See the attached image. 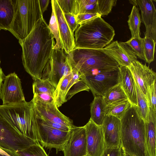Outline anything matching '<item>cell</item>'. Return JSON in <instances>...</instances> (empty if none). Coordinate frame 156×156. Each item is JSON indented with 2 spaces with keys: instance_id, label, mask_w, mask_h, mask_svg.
I'll return each mask as SVG.
<instances>
[{
  "instance_id": "cell-45",
  "label": "cell",
  "mask_w": 156,
  "mask_h": 156,
  "mask_svg": "<svg viewBox=\"0 0 156 156\" xmlns=\"http://www.w3.org/2000/svg\"><path fill=\"white\" fill-rule=\"evenodd\" d=\"M50 2L49 0H39L41 10L43 14L47 10Z\"/></svg>"
},
{
  "instance_id": "cell-18",
  "label": "cell",
  "mask_w": 156,
  "mask_h": 156,
  "mask_svg": "<svg viewBox=\"0 0 156 156\" xmlns=\"http://www.w3.org/2000/svg\"><path fill=\"white\" fill-rule=\"evenodd\" d=\"M57 19L60 37L63 49L68 54L75 48L74 33L70 30L65 19L64 13L56 0L51 1Z\"/></svg>"
},
{
  "instance_id": "cell-15",
  "label": "cell",
  "mask_w": 156,
  "mask_h": 156,
  "mask_svg": "<svg viewBox=\"0 0 156 156\" xmlns=\"http://www.w3.org/2000/svg\"><path fill=\"white\" fill-rule=\"evenodd\" d=\"M102 49L115 59L119 66L128 67L137 60L136 56L125 42L114 41Z\"/></svg>"
},
{
  "instance_id": "cell-30",
  "label": "cell",
  "mask_w": 156,
  "mask_h": 156,
  "mask_svg": "<svg viewBox=\"0 0 156 156\" xmlns=\"http://www.w3.org/2000/svg\"><path fill=\"white\" fill-rule=\"evenodd\" d=\"M51 7V14L48 26L56 42L53 49H63L60 37L57 19L54 8L52 6Z\"/></svg>"
},
{
  "instance_id": "cell-46",
  "label": "cell",
  "mask_w": 156,
  "mask_h": 156,
  "mask_svg": "<svg viewBox=\"0 0 156 156\" xmlns=\"http://www.w3.org/2000/svg\"><path fill=\"white\" fill-rule=\"evenodd\" d=\"M5 75L3 73L2 68L0 66V92L2 88V81H3Z\"/></svg>"
},
{
  "instance_id": "cell-44",
  "label": "cell",
  "mask_w": 156,
  "mask_h": 156,
  "mask_svg": "<svg viewBox=\"0 0 156 156\" xmlns=\"http://www.w3.org/2000/svg\"><path fill=\"white\" fill-rule=\"evenodd\" d=\"M0 156H19L16 152L12 151L0 147Z\"/></svg>"
},
{
  "instance_id": "cell-42",
  "label": "cell",
  "mask_w": 156,
  "mask_h": 156,
  "mask_svg": "<svg viewBox=\"0 0 156 156\" xmlns=\"http://www.w3.org/2000/svg\"><path fill=\"white\" fill-rule=\"evenodd\" d=\"M121 147L105 148L101 156H123Z\"/></svg>"
},
{
  "instance_id": "cell-14",
  "label": "cell",
  "mask_w": 156,
  "mask_h": 156,
  "mask_svg": "<svg viewBox=\"0 0 156 156\" xmlns=\"http://www.w3.org/2000/svg\"><path fill=\"white\" fill-rule=\"evenodd\" d=\"M128 68L147 100L148 89L156 81V73L146 64H143L137 60L132 63Z\"/></svg>"
},
{
  "instance_id": "cell-34",
  "label": "cell",
  "mask_w": 156,
  "mask_h": 156,
  "mask_svg": "<svg viewBox=\"0 0 156 156\" xmlns=\"http://www.w3.org/2000/svg\"><path fill=\"white\" fill-rule=\"evenodd\" d=\"M131 48L135 55L145 61L143 45V38L140 37L131 38L125 42Z\"/></svg>"
},
{
  "instance_id": "cell-1",
  "label": "cell",
  "mask_w": 156,
  "mask_h": 156,
  "mask_svg": "<svg viewBox=\"0 0 156 156\" xmlns=\"http://www.w3.org/2000/svg\"><path fill=\"white\" fill-rule=\"evenodd\" d=\"M53 36L43 17L24 39L19 41L22 48V63L34 80L51 77L52 58L55 44Z\"/></svg>"
},
{
  "instance_id": "cell-8",
  "label": "cell",
  "mask_w": 156,
  "mask_h": 156,
  "mask_svg": "<svg viewBox=\"0 0 156 156\" xmlns=\"http://www.w3.org/2000/svg\"><path fill=\"white\" fill-rule=\"evenodd\" d=\"M81 79L87 85L94 97H102L108 90L121 82L119 67L114 70L95 75H81Z\"/></svg>"
},
{
  "instance_id": "cell-26",
  "label": "cell",
  "mask_w": 156,
  "mask_h": 156,
  "mask_svg": "<svg viewBox=\"0 0 156 156\" xmlns=\"http://www.w3.org/2000/svg\"><path fill=\"white\" fill-rule=\"evenodd\" d=\"M127 21L131 34V38L140 37V27L141 23L139 10L136 5H133Z\"/></svg>"
},
{
  "instance_id": "cell-11",
  "label": "cell",
  "mask_w": 156,
  "mask_h": 156,
  "mask_svg": "<svg viewBox=\"0 0 156 156\" xmlns=\"http://www.w3.org/2000/svg\"><path fill=\"white\" fill-rule=\"evenodd\" d=\"M64 156H84L87 155L86 130L84 126H75L69 134L62 151Z\"/></svg>"
},
{
  "instance_id": "cell-37",
  "label": "cell",
  "mask_w": 156,
  "mask_h": 156,
  "mask_svg": "<svg viewBox=\"0 0 156 156\" xmlns=\"http://www.w3.org/2000/svg\"><path fill=\"white\" fill-rule=\"evenodd\" d=\"M34 111L36 117L38 119L43 123L47 126L64 131H69L71 129L64 125L55 122L47 119L42 117L34 110Z\"/></svg>"
},
{
  "instance_id": "cell-32",
  "label": "cell",
  "mask_w": 156,
  "mask_h": 156,
  "mask_svg": "<svg viewBox=\"0 0 156 156\" xmlns=\"http://www.w3.org/2000/svg\"><path fill=\"white\" fill-rule=\"evenodd\" d=\"M156 43V42L150 37H144L143 38L145 61L149 64L154 60V54Z\"/></svg>"
},
{
  "instance_id": "cell-28",
  "label": "cell",
  "mask_w": 156,
  "mask_h": 156,
  "mask_svg": "<svg viewBox=\"0 0 156 156\" xmlns=\"http://www.w3.org/2000/svg\"><path fill=\"white\" fill-rule=\"evenodd\" d=\"M34 94L45 93L52 96L53 98L56 87L49 79L42 80L36 79L34 80L33 83Z\"/></svg>"
},
{
  "instance_id": "cell-24",
  "label": "cell",
  "mask_w": 156,
  "mask_h": 156,
  "mask_svg": "<svg viewBox=\"0 0 156 156\" xmlns=\"http://www.w3.org/2000/svg\"><path fill=\"white\" fill-rule=\"evenodd\" d=\"M90 119L96 125L101 126L106 115L102 96L94 97L90 105Z\"/></svg>"
},
{
  "instance_id": "cell-40",
  "label": "cell",
  "mask_w": 156,
  "mask_h": 156,
  "mask_svg": "<svg viewBox=\"0 0 156 156\" xmlns=\"http://www.w3.org/2000/svg\"><path fill=\"white\" fill-rule=\"evenodd\" d=\"M75 16L76 21L79 25L96 18L101 17L98 13H83L78 14Z\"/></svg>"
},
{
  "instance_id": "cell-47",
  "label": "cell",
  "mask_w": 156,
  "mask_h": 156,
  "mask_svg": "<svg viewBox=\"0 0 156 156\" xmlns=\"http://www.w3.org/2000/svg\"><path fill=\"white\" fill-rule=\"evenodd\" d=\"M123 156H133V155H130L126 153H123Z\"/></svg>"
},
{
  "instance_id": "cell-3",
  "label": "cell",
  "mask_w": 156,
  "mask_h": 156,
  "mask_svg": "<svg viewBox=\"0 0 156 156\" xmlns=\"http://www.w3.org/2000/svg\"><path fill=\"white\" fill-rule=\"evenodd\" d=\"M67 55L73 69L82 76L112 71L118 69L119 66L102 49L75 48Z\"/></svg>"
},
{
  "instance_id": "cell-49",
  "label": "cell",
  "mask_w": 156,
  "mask_h": 156,
  "mask_svg": "<svg viewBox=\"0 0 156 156\" xmlns=\"http://www.w3.org/2000/svg\"><path fill=\"white\" fill-rule=\"evenodd\" d=\"M1 30V29H0V30Z\"/></svg>"
},
{
  "instance_id": "cell-21",
  "label": "cell",
  "mask_w": 156,
  "mask_h": 156,
  "mask_svg": "<svg viewBox=\"0 0 156 156\" xmlns=\"http://www.w3.org/2000/svg\"><path fill=\"white\" fill-rule=\"evenodd\" d=\"M121 86L132 105L137 106L136 90L135 80L129 68L119 66Z\"/></svg>"
},
{
  "instance_id": "cell-41",
  "label": "cell",
  "mask_w": 156,
  "mask_h": 156,
  "mask_svg": "<svg viewBox=\"0 0 156 156\" xmlns=\"http://www.w3.org/2000/svg\"><path fill=\"white\" fill-rule=\"evenodd\" d=\"M33 101H39L44 103H55L53 97L50 94L45 93H39L34 94Z\"/></svg>"
},
{
  "instance_id": "cell-20",
  "label": "cell",
  "mask_w": 156,
  "mask_h": 156,
  "mask_svg": "<svg viewBox=\"0 0 156 156\" xmlns=\"http://www.w3.org/2000/svg\"><path fill=\"white\" fill-rule=\"evenodd\" d=\"M145 122V140L148 156H156V112L149 107Z\"/></svg>"
},
{
  "instance_id": "cell-27",
  "label": "cell",
  "mask_w": 156,
  "mask_h": 156,
  "mask_svg": "<svg viewBox=\"0 0 156 156\" xmlns=\"http://www.w3.org/2000/svg\"><path fill=\"white\" fill-rule=\"evenodd\" d=\"M98 0H75L74 15L98 13Z\"/></svg>"
},
{
  "instance_id": "cell-38",
  "label": "cell",
  "mask_w": 156,
  "mask_h": 156,
  "mask_svg": "<svg viewBox=\"0 0 156 156\" xmlns=\"http://www.w3.org/2000/svg\"><path fill=\"white\" fill-rule=\"evenodd\" d=\"M64 13L74 14L75 0H56Z\"/></svg>"
},
{
  "instance_id": "cell-31",
  "label": "cell",
  "mask_w": 156,
  "mask_h": 156,
  "mask_svg": "<svg viewBox=\"0 0 156 156\" xmlns=\"http://www.w3.org/2000/svg\"><path fill=\"white\" fill-rule=\"evenodd\" d=\"M135 85L138 112L141 117L145 121L147 119L149 107L145 97L136 82Z\"/></svg>"
},
{
  "instance_id": "cell-22",
  "label": "cell",
  "mask_w": 156,
  "mask_h": 156,
  "mask_svg": "<svg viewBox=\"0 0 156 156\" xmlns=\"http://www.w3.org/2000/svg\"><path fill=\"white\" fill-rule=\"evenodd\" d=\"M80 80L79 77L73 75V70L59 82L55 90L54 99L57 108L66 102V94L71 87Z\"/></svg>"
},
{
  "instance_id": "cell-48",
  "label": "cell",
  "mask_w": 156,
  "mask_h": 156,
  "mask_svg": "<svg viewBox=\"0 0 156 156\" xmlns=\"http://www.w3.org/2000/svg\"><path fill=\"white\" fill-rule=\"evenodd\" d=\"M89 156L88 155H85V156Z\"/></svg>"
},
{
  "instance_id": "cell-19",
  "label": "cell",
  "mask_w": 156,
  "mask_h": 156,
  "mask_svg": "<svg viewBox=\"0 0 156 156\" xmlns=\"http://www.w3.org/2000/svg\"><path fill=\"white\" fill-rule=\"evenodd\" d=\"M105 148L121 147V120L111 115H106L101 126Z\"/></svg>"
},
{
  "instance_id": "cell-23",
  "label": "cell",
  "mask_w": 156,
  "mask_h": 156,
  "mask_svg": "<svg viewBox=\"0 0 156 156\" xmlns=\"http://www.w3.org/2000/svg\"><path fill=\"white\" fill-rule=\"evenodd\" d=\"M13 0H0V29L9 30L14 15Z\"/></svg>"
},
{
  "instance_id": "cell-33",
  "label": "cell",
  "mask_w": 156,
  "mask_h": 156,
  "mask_svg": "<svg viewBox=\"0 0 156 156\" xmlns=\"http://www.w3.org/2000/svg\"><path fill=\"white\" fill-rule=\"evenodd\" d=\"M16 152L19 156H48L40 143L33 144Z\"/></svg>"
},
{
  "instance_id": "cell-5",
  "label": "cell",
  "mask_w": 156,
  "mask_h": 156,
  "mask_svg": "<svg viewBox=\"0 0 156 156\" xmlns=\"http://www.w3.org/2000/svg\"><path fill=\"white\" fill-rule=\"evenodd\" d=\"M75 48L102 49L112 41L113 27L101 17L79 25L75 31Z\"/></svg>"
},
{
  "instance_id": "cell-16",
  "label": "cell",
  "mask_w": 156,
  "mask_h": 156,
  "mask_svg": "<svg viewBox=\"0 0 156 156\" xmlns=\"http://www.w3.org/2000/svg\"><path fill=\"white\" fill-rule=\"evenodd\" d=\"M138 5L141 13L142 20L146 27L145 37H150L156 42V10L151 0H132Z\"/></svg>"
},
{
  "instance_id": "cell-13",
  "label": "cell",
  "mask_w": 156,
  "mask_h": 156,
  "mask_svg": "<svg viewBox=\"0 0 156 156\" xmlns=\"http://www.w3.org/2000/svg\"><path fill=\"white\" fill-rule=\"evenodd\" d=\"M50 81L57 87L59 81L70 73L73 68L67 55L63 49H53L52 56Z\"/></svg>"
},
{
  "instance_id": "cell-4",
  "label": "cell",
  "mask_w": 156,
  "mask_h": 156,
  "mask_svg": "<svg viewBox=\"0 0 156 156\" xmlns=\"http://www.w3.org/2000/svg\"><path fill=\"white\" fill-rule=\"evenodd\" d=\"M32 100L0 105V115L21 135L40 143Z\"/></svg>"
},
{
  "instance_id": "cell-29",
  "label": "cell",
  "mask_w": 156,
  "mask_h": 156,
  "mask_svg": "<svg viewBox=\"0 0 156 156\" xmlns=\"http://www.w3.org/2000/svg\"><path fill=\"white\" fill-rule=\"evenodd\" d=\"M128 100L106 107V115L113 116L121 120L125 113L131 106Z\"/></svg>"
},
{
  "instance_id": "cell-39",
  "label": "cell",
  "mask_w": 156,
  "mask_h": 156,
  "mask_svg": "<svg viewBox=\"0 0 156 156\" xmlns=\"http://www.w3.org/2000/svg\"><path fill=\"white\" fill-rule=\"evenodd\" d=\"M156 81L148 89L147 101L149 107L156 112Z\"/></svg>"
},
{
  "instance_id": "cell-7",
  "label": "cell",
  "mask_w": 156,
  "mask_h": 156,
  "mask_svg": "<svg viewBox=\"0 0 156 156\" xmlns=\"http://www.w3.org/2000/svg\"><path fill=\"white\" fill-rule=\"evenodd\" d=\"M36 143L21 135L0 115V147L17 152Z\"/></svg>"
},
{
  "instance_id": "cell-35",
  "label": "cell",
  "mask_w": 156,
  "mask_h": 156,
  "mask_svg": "<svg viewBox=\"0 0 156 156\" xmlns=\"http://www.w3.org/2000/svg\"><path fill=\"white\" fill-rule=\"evenodd\" d=\"M116 0H98V13L101 16L107 15L116 3Z\"/></svg>"
},
{
  "instance_id": "cell-17",
  "label": "cell",
  "mask_w": 156,
  "mask_h": 156,
  "mask_svg": "<svg viewBox=\"0 0 156 156\" xmlns=\"http://www.w3.org/2000/svg\"><path fill=\"white\" fill-rule=\"evenodd\" d=\"M32 100L34 103V110L43 117L67 126L70 129L75 126L72 120L58 110L55 103L46 104Z\"/></svg>"
},
{
  "instance_id": "cell-9",
  "label": "cell",
  "mask_w": 156,
  "mask_h": 156,
  "mask_svg": "<svg viewBox=\"0 0 156 156\" xmlns=\"http://www.w3.org/2000/svg\"><path fill=\"white\" fill-rule=\"evenodd\" d=\"M35 118L39 142L41 145L48 149L55 148L57 153L62 151L69 136V131H64L51 127L44 124L36 116Z\"/></svg>"
},
{
  "instance_id": "cell-43",
  "label": "cell",
  "mask_w": 156,
  "mask_h": 156,
  "mask_svg": "<svg viewBox=\"0 0 156 156\" xmlns=\"http://www.w3.org/2000/svg\"><path fill=\"white\" fill-rule=\"evenodd\" d=\"M64 15L70 30L74 33L79 26L76 21V16L73 14L66 13H64Z\"/></svg>"
},
{
  "instance_id": "cell-25",
  "label": "cell",
  "mask_w": 156,
  "mask_h": 156,
  "mask_svg": "<svg viewBox=\"0 0 156 156\" xmlns=\"http://www.w3.org/2000/svg\"><path fill=\"white\" fill-rule=\"evenodd\" d=\"M102 97L106 107L128 100L120 83L108 90Z\"/></svg>"
},
{
  "instance_id": "cell-12",
  "label": "cell",
  "mask_w": 156,
  "mask_h": 156,
  "mask_svg": "<svg viewBox=\"0 0 156 156\" xmlns=\"http://www.w3.org/2000/svg\"><path fill=\"white\" fill-rule=\"evenodd\" d=\"M84 126L86 135L87 155L101 156L105 148L101 126L95 124L90 119Z\"/></svg>"
},
{
  "instance_id": "cell-2",
  "label": "cell",
  "mask_w": 156,
  "mask_h": 156,
  "mask_svg": "<svg viewBox=\"0 0 156 156\" xmlns=\"http://www.w3.org/2000/svg\"><path fill=\"white\" fill-rule=\"evenodd\" d=\"M121 147L133 156H148L145 144V122L137 106L131 105L120 120Z\"/></svg>"
},
{
  "instance_id": "cell-6",
  "label": "cell",
  "mask_w": 156,
  "mask_h": 156,
  "mask_svg": "<svg viewBox=\"0 0 156 156\" xmlns=\"http://www.w3.org/2000/svg\"><path fill=\"white\" fill-rule=\"evenodd\" d=\"M14 18L9 30L19 41L26 38L43 17L39 0H15Z\"/></svg>"
},
{
  "instance_id": "cell-10",
  "label": "cell",
  "mask_w": 156,
  "mask_h": 156,
  "mask_svg": "<svg viewBox=\"0 0 156 156\" xmlns=\"http://www.w3.org/2000/svg\"><path fill=\"white\" fill-rule=\"evenodd\" d=\"M3 81L0 92L2 105L25 101L20 80L15 72L5 76Z\"/></svg>"
},
{
  "instance_id": "cell-36",
  "label": "cell",
  "mask_w": 156,
  "mask_h": 156,
  "mask_svg": "<svg viewBox=\"0 0 156 156\" xmlns=\"http://www.w3.org/2000/svg\"><path fill=\"white\" fill-rule=\"evenodd\" d=\"M90 89L87 85L81 79L74 84L68 90L66 98V101L69 100L74 95L83 91H89Z\"/></svg>"
}]
</instances>
